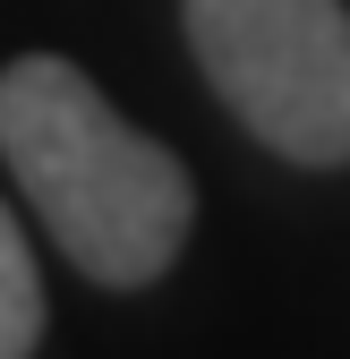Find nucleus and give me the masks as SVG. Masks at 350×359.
Returning <instances> with one entry per match:
<instances>
[{"label": "nucleus", "instance_id": "1", "mask_svg": "<svg viewBox=\"0 0 350 359\" xmlns=\"http://www.w3.org/2000/svg\"><path fill=\"white\" fill-rule=\"evenodd\" d=\"M0 154L85 283H154L197 222L188 163L128 128L103 86L60 52H26L0 69Z\"/></svg>", "mask_w": 350, "mask_h": 359}, {"label": "nucleus", "instance_id": "2", "mask_svg": "<svg viewBox=\"0 0 350 359\" xmlns=\"http://www.w3.org/2000/svg\"><path fill=\"white\" fill-rule=\"evenodd\" d=\"M205 86L299 171L350 163V9L342 0H188Z\"/></svg>", "mask_w": 350, "mask_h": 359}, {"label": "nucleus", "instance_id": "3", "mask_svg": "<svg viewBox=\"0 0 350 359\" xmlns=\"http://www.w3.org/2000/svg\"><path fill=\"white\" fill-rule=\"evenodd\" d=\"M34 342H43V283H34L18 214L0 205V359H26Z\"/></svg>", "mask_w": 350, "mask_h": 359}]
</instances>
